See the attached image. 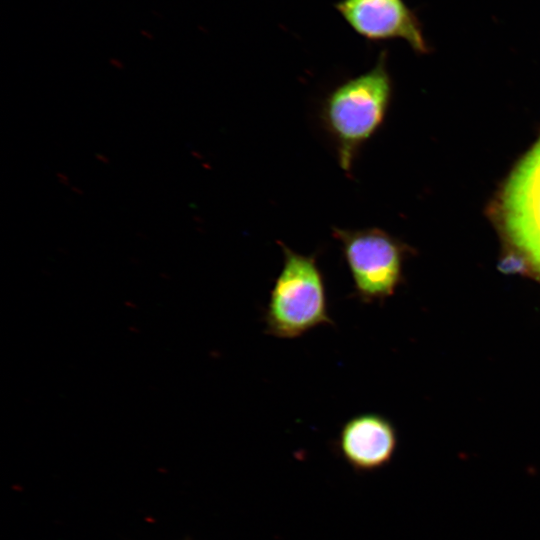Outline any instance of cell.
Here are the masks:
<instances>
[{
  "label": "cell",
  "instance_id": "7a4b0ae2",
  "mask_svg": "<svg viewBox=\"0 0 540 540\" xmlns=\"http://www.w3.org/2000/svg\"><path fill=\"white\" fill-rule=\"evenodd\" d=\"M283 266L264 311L265 333L294 339L321 326L333 325L328 312L324 275L315 255H303L279 242Z\"/></svg>",
  "mask_w": 540,
  "mask_h": 540
},
{
  "label": "cell",
  "instance_id": "9c48e42d",
  "mask_svg": "<svg viewBox=\"0 0 540 540\" xmlns=\"http://www.w3.org/2000/svg\"><path fill=\"white\" fill-rule=\"evenodd\" d=\"M96 157H97L98 160H100V161H102V162H104V163H108V162H109V160H108L105 156H103V155L97 154Z\"/></svg>",
  "mask_w": 540,
  "mask_h": 540
},
{
  "label": "cell",
  "instance_id": "3957f363",
  "mask_svg": "<svg viewBox=\"0 0 540 540\" xmlns=\"http://www.w3.org/2000/svg\"><path fill=\"white\" fill-rule=\"evenodd\" d=\"M336 239L353 280V297L363 303L383 301L392 296L402 281V265L407 247L386 231L371 227H334Z\"/></svg>",
  "mask_w": 540,
  "mask_h": 540
},
{
  "label": "cell",
  "instance_id": "ba28073f",
  "mask_svg": "<svg viewBox=\"0 0 540 540\" xmlns=\"http://www.w3.org/2000/svg\"><path fill=\"white\" fill-rule=\"evenodd\" d=\"M110 63H111L112 65L116 66L117 68H120V69L123 68L122 63H121L119 60H117V59H110Z\"/></svg>",
  "mask_w": 540,
  "mask_h": 540
},
{
  "label": "cell",
  "instance_id": "277c9868",
  "mask_svg": "<svg viewBox=\"0 0 540 540\" xmlns=\"http://www.w3.org/2000/svg\"><path fill=\"white\" fill-rule=\"evenodd\" d=\"M501 212L508 238L540 276V141L506 184Z\"/></svg>",
  "mask_w": 540,
  "mask_h": 540
},
{
  "label": "cell",
  "instance_id": "52a82bcc",
  "mask_svg": "<svg viewBox=\"0 0 540 540\" xmlns=\"http://www.w3.org/2000/svg\"><path fill=\"white\" fill-rule=\"evenodd\" d=\"M57 177H58V179H59V181H60L61 183L65 184V185L68 184V178H67L66 175H64V174H62V173H58V174H57Z\"/></svg>",
  "mask_w": 540,
  "mask_h": 540
},
{
  "label": "cell",
  "instance_id": "5b68a950",
  "mask_svg": "<svg viewBox=\"0 0 540 540\" xmlns=\"http://www.w3.org/2000/svg\"><path fill=\"white\" fill-rule=\"evenodd\" d=\"M335 7L350 28L367 40L402 39L418 53L428 51L422 26L404 0H339Z\"/></svg>",
  "mask_w": 540,
  "mask_h": 540
},
{
  "label": "cell",
  "instance_id": "6da1fadb",
  "mask_svg": "<svg viewBox=\"0 0 540 540\" xmlns=\"http://www.w3.org/2000/svg\"><path fill=\"white\" fill-rule=\"evenodd\" d=\"M391 95L386 52L382 51L370 70L340 83L323 99L320 120L346 173L360 149L382 126Z\"/></svg>",
  "mask_w": 540,
  "mask_h": 540
},
{
  "label": "cell",
  "instance_id": "8992f818",
  "mask_svg": "<svg viewBox=\"0 0 540 540\" xmlns=\"http://www.w3.org/2000/svg\"><path fill=\"white\" fill-rule=\"evenodd\" d=\"M397 447L396 430L381 414L366 412L348 419L338 437L346 462L359 471H373L388 464Z\"/></svg>",
  "mask_w": 540,
  "mask_h": 540
}]
</instances>
